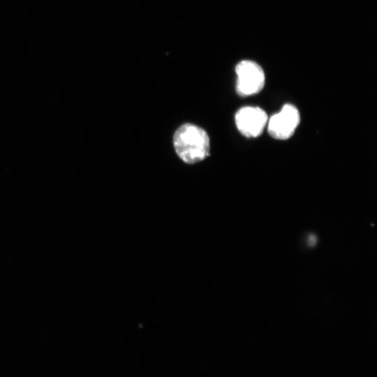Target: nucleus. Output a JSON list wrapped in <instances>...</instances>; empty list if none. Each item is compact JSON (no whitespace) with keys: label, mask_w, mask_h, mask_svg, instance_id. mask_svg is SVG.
Wrapping results in <instances>:
<instances>
[{"label":"nucleus","mask_w":377,"mask_h":377,"mask_svg":"<svg viewBox=\"0 0 377 377\" xmlns=\"http://www.w3.org/2000/svg\"><path fill=\"white\" fill-rule=\"evenodd\" d=\"M235 121L242 135L246 138H257L267 126L268 117L259 107L246 106L237 111Z\"/></svg>","instance_id":"obj_4"},{"label":"nucleus","mask_w":377,"mask_h":377,"mask_svg":"<svg viewBox=\"0 0 377 377\" xmlns=\"http://www.w3.org/2000/svg\"><path fill=\"white\" fill-rule=\"evenodd\" d=\"M237 75L236 91L242 96H249L259 93L265 82V73L257 63L243 60L235 67Z\"/></svg>","instance_id":"obj_2"},{"label":"nucleus","mask_w":377,"mask_h":377,"mask_svg":"<svg viewBox=\"0 0 377 377\" xmlns=\"http://www.w3.org/2000/svg\"><path fill=\"white\" fill-rule=\"evenodd\" d=\"M300 121L298 109L293 105L287 103L276 113L268 119L267 132L276 140H287L295 133Z\"/></svg>","instance_id":"obj_3"},{"label":"nucleus","mask_w":377,"mask_h":377,"mask_svg":"<svg viewBox=\"0 0 377 377\" xmlns=\"http://www.w3.org/2000/svg\"><path fill=\"white\" fill-rule=\"evenodd\" d=\"M316 236L315 235H310L308 238V244L310 246H313L316 243Z\"/></svg>","instance_id":"obj_5"},{"label":"nucleus","mask_w":377,"mask_h":377,"mask_svg":"<svg viewBox=\"0 0 377 377\" xmlns=\"http://www.w3.org/2000/svg\"><path fill=\"white\" fill-rule=\"evenodd\" d=\"M179 157L186 163L200 162L209 156V138L202 128L191 124L181 126L173 137Z\"/></svg>","instance_id":"obj_1"}]
</instances>
